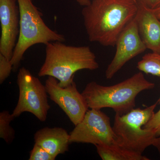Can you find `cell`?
I'll return each instance as SVG.
<instances>
[{"label": "cell", "instance_id": "obj_10", "mask_svg": "<svg viewBox=\"0 0 160 160\" xmlns=\"http://www.w3.org/2000/svg\"><path fill=\"white\" fill-rule=\"evenodd\" d=\"M0 53L11 61L19 34L20 11L17 0H0Z\"/></svg>", "mask_w": 160, "mask_h": 160}, {"label": "cell", "instance_id": "obj_22", "mask_svg": "<svg viewBox=\"0 0 160 160\" xmlns=\"http://www.w3.org/2000/svg\"><path fill=\"white\" fill-rule=\"evenodd\" d=\"M154 12L155 14L157 17L160 20V6L156 8V9H152Z\"/></svg>", "mask_w": 160, "mask_h": 160}, {"label": "cell", "instance_id": "obj_6", "mask_svg": "<svg viewBox=\"0 0 160 160\" xmlns=\"http://www.w3.org/2000/svg\"><path fill=\"white\" fill-rule=\"evenodd\" d=\"M17 82L19 93L12 115L15 118L23 112H30L41 122H45L50 108L46 86L24 67L19 70Z\"/></svg>", "mask_w": 160, "mask_h": 160}, {"label": "cell", "instance_id": "obj_7", "mask_svg": "<svg viewBox=\"0 0 160 160\" xmlns=\"http://www.w3.org/2000/svg\"><path fill=\"white\" fill-rule=\"evenodd\" d=\"M70 132V144L82 143L98 145L116 144L117 137L110 118L101 109H91Z\"/></svg>", "mask_w": 160, "mask_h": 160}, {"label": "cell", "instance_id": "obj_16", "mask_svg": "<svg viewBox=\"0 0 160 160\" xmlns=\"http://www.w3.org/2000/svg\"><path fill=\"white\" fill-rule=\"evenodd\" d=\"M49 152L39 145L35 144L31 150L29 155V160H55Z\"/></svg>", "mask_w": 160, "mask_h": 160}, {"label": "cell", "instance_id": "obj_23", "mask_svg": "<svg viewBox=\"0 0 160 160\" xmlns=\"http://www.w3.org/2000/svg\"><path fill=\"white\" fill-rule=\"evenodd\" d=\"M132 1H134V2H137V1L136 0H132Z\"/></svg>", "mask_w": 160, "mask_h": 160}, {"label": "cell", "instance_id": "obj_20", "mask_svg": "<svg viewBox=\"0 0 160 160\" xmlns=\"http://www.w3.org/2000/svg\"><path fill=\"white\" fill-rule=\"evenodd\" d=\"M152 146L157 149L160 154V136L156 138L152 142Z\"/></svg>", "mask_w": 160, "mask_h": 160}, {"label": "cell", "instance_id": "obj_2", "mask_svg": "<svg viewBox=\"0 0 160 160\" xmlns=\"http://www.w3.org/2000/svg\"><path fill=\"white\" fill-rule=\"evenodd\" d=\"M55 42L46 45V57L39 71L40 77H53L62 87L74 80L79 70H95L99 68L96 57L88 46H68Z\"/></svg>", "mask_w": 160, "mask_h": 160}, {"label": "cell", "instance_id": "obj_9", "mask_svg": "<svg viewBox=\"0 0 160 160\" xmlns=\"http://www.w3.org/2000/svg\"><path fill=\"white\" fill-rule=\"evenodd\" d=\"M114 57L105 72L107 79H111L129 61L147 49L140 37L135 18L125 27L118 37Z\"/></svg>", "mask_w": 160, "mask_h": 160}, {"label": "cell", "instance_id": "obj_12", "mask_svg": "<svg viewBox=\"0 0 160 160\" xmlns=\"http://www.w3.org/2000/svg\"><path fill=\"white\" fill-rule=\"evenodd\" d=\"M70 134L61 127H44L34 135V142L44 148L55 158L69 150Z\"/></svg>", "mask_w": 160, "mask_h": 160}, {"label": "cell", "instance_id": "obj_11", "mask_svg": "<svg viewBox=\"0 0 160 160\" xmlns=\"http://www.w3.org/2000/svg\"><path fill=\"white\" fill-rule=\"evenodd\" d=\"M137 4L135 19L140 37L147 49L160 54V20L152 9Z\"/></svg>", "mask_w": 160, "mask_h": 160}, {"label": "cell", "instance_id": "obj_1", "mask_svg": "<svg viewBox=\"0 0 160 160\" xmlns=\"http://www.w3.org/2000/svg\"><path fill=\"white\" fill-rule=\"evenodd\" d=\"M138 8L132 0H92L82 11L89 41L114 47L120 33L135 17Z\"/></svg>", "mask_w": 160, "mask_h": 160}, {"label": "cell", "instance_id": "obj_15", "mask_svg": "<svg viewBox=\"0 0 160 160\" xmlns=\"http://www.w3.org/2000/svg\"><path fill=\"white\" fill-rule=\"evenodd\" d=\"M14 118L9 111L5 110L0 112V138L7 144H10L15 138V132L10 125Z\"/></svg>", "mask_w": 160, "mask_h": 160}, {"label": "cell", "instance_id": "obj_14", "mask_svg": "<svg viewBox=\"0 0 160 160\" xmlns=\"http://www.w3.org/2000/svg\"><path fill=\"white\" fill-rule=\"evenodd\" d=\"M137 67L140 71L160 77V54L152 52L143 56ZM160 104V98L158 101Z\"/></svg>", "mask_w": 160, "mask_h": 160}, {"label": "cell", "instance_id": "obj_13", "mask_svg": "<svg viewBox=\"0 0 160 160\" xmlns=\"http://www.w3.org/2000/svg\"><path fill=\"white\" fill-rule=\"evenodd\" d=\"M98 154L103 160H149L142 154L129 151L116 144L96 146Z\"/></svg>", "mask_w": 160, "mask_h": 160}, {"label": "cell", "instance_id": "obj_21", "mask_svg": "<svg viewBox=\"0 0 160 160\" xmlns=\"http://www.w3.org/2000/svg\"><path fill=\"white\" fill-rule=\"evenodd\" d=\"M77 2L80 6H88L91 2L90 0H75Z\"/></svg>", "mask_w": 160, "mask_h": 160}, {"label": "cell", "instance_id": "obj_18", "mask_svg": "<svg viewBox=\"0 0 160 160\" xmlns=\"http://www.w3.org/2000/svg\"><path fill=\"white\" fill-rule=\"evenodd\" d=\"M143 128L152 129L156 132L157 137L160 136V109L143 126Z\"/></svg>", "mask_w": 160, "mask_h": 160}, {"label": "cell", "instance_id": "obj_17", "mask_svg": "<svg viewBox=\"0 0 160 160\" xmlns=\"http://www.w3.org/2000/svg\"><path fill=\"white\" fill-rule=\"evenodd\" d=\"M13 70V67L10 60L0 53V84H2Z\"/></svg>", "mask_w": 160, "mask_h": 160}, {"label": "cell", "instance_id": "obj_5", "mask_svg": "<svg viewBox=\"0 0 160 160\" xmlns=\"http://www.w3.org/2000/svg\"><path fill=\"white\" fill-rule=\"evenodd\" d=\"M158 103L157 101L144 109H133L126 114L116 113L112 129L118 146L141 154L147 147L152 146L157 137L156 132L143 127L154 114Z\"/></svg>", "mask_w": 160, "mask_h": 160}, {"label": "cell", "instance_id": "obj_19", "mask_svg": "<svg viewBox=\"0 0 160 160\" xmlns=\"http://www.w3.org/2000/svg\"><path fill=\"white\" fill-rule=\"evenodd\" d=\"M137 3L153 9L160 6V0H136Z\"/></svg>", "mask_w": 160, "mask_h": 160}, {"label": "cell", "instance_id": "obj_8", "mask_svg": "<svg viewBox=\"0 0 160 160\" xmlns=\"http://www.w3.org/2000/svg\"><path fill=\"white\" fill-rule=\"evenodd\" d=\"M45 86L50 99L59 106L75 126L82 120L89 107L74 80L62 87L56 78L48 76Z\"/></svg>", "mask_w": 160, "mask_h": 160}, {"label": "cell", "instance_id": "obj_4", "mask_svg": "<svg viewBox=\"0 0 160 160\" xmlns=\"http://www.w3.org/2000/svg\"><path fill=\"white\" fill-rule=\"evenodd\" d=\"M17 1L20 11L19 34L10 61L14 71L18 69L25 52L31 46L66 41L63 34L46 25L42 13L33 4L32 0Z\"/></svg>", "mask_w": 160, "mask_h": 160}, {"label": "cell", "instance_id": "obj_3", "mask_svg": "<svg viewBox=\"0 0 160 160\" xmlns=\"http://www.w3.org/2000/svg\"><path fill=\"white\" fill-rule=\"evenodd\" d=\"M154 87V83L146 79L140 71L113 86H103L95 82H90L82 94L89 108H111L116 113L123 115L134 109L139 93Z\"/></svg>", "mask_w": 160, "mask_h": 160}]
</instances>
